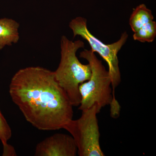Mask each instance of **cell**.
Instances as JSON below:
<instances>
[{"instance_id": "obj_1", "label": "cell", "mask_w": 156, "mask_h": 156, "mask_svg": "<svg viewBox=\"0 0 156 156\" xmlns=\"http://www.w3.org/2000/svg\"><path fill=\"white\" fill-rule=\"evenodd\" d=\"M9 94L26 120L37 129H63L73 115V106L54 71L40 66L19 70L11 79Z\"/></svg>"}, {"instance_id": "obj_2", "label": "cell", "mask_w": 156, "mask_h": 156, "mask_svg": "<svg viewBox=\"0 0 156 156\" xmlns=\"http://www.w3.org/2000/svg\"><path fill=\"white\" fill-rule=\"evenodd\" d=\"M85 44L81 40L73 41L65 36L60 41L61 58L58 68L54 71L55 78L63 89L73 106H79L81 98L79 86L90 79V65L81 63L77 57L76 52L83 48Z\"/></svg>"}, {"instance_id": "obj_3", "label": "cell", "mask_w": 156, "mask_h": 156, "mask_svg": "<svg viewBox=\"0 0 156 156\" xmlns=\"http://www.w3.org/2000/svg\"><path fill=\"white\" fill-rule=\"evenodd\" d=\"M80 58L88 61L91 69V75L88 80L79 86L80 104L79 109L86 110L93 105H97L101 111L113 101L111 80L101 60L92 50H84L80 52Z\"/></svg>"}, {"instance_id": "obj_4", "label": "cell", "mask_w": 156, "mask_h": 156, "mask_svg": "<svg viewBox=\"0 0 156 156\" xmlns=\"http://www.w3.org/2000/svg\"><path fill=\"white\" fill-rule=\"evenodd\" d=\"M87 20L82 17L73 19L69 23V27L73 31L74 37L80 36L87 41L94 53H97L105 60L108 66V72L111 80L113 101L110 108L116 109L120 105L115 96V89L119 85L121 81L119 61L118 54L128 39L127 32L122 33L120 39L116 42L106 44L97 38L90 31L87 27Z\"/></svg>"}, {"instance_id": "obj_5", "label": "cell", "mask_w": 156, "mask_h": 156, "mask_svg": "<svg viewBox=\"0 0 156 156\" xmlns=\"http://www.w3.org/2000/svg\"><path fill=\"white\" fill-rule=\"evenodd\" d=\"M100 111L94 105L82 111L77 119L71 120L64 126L74 140L80 156H104L100 144V134L97 114Z\"/></svg>"}, {"instance_id": "obj_6", "label": "cell", "mask_w": 156, "mask_h": 156, "mask_svg": "<svg viewBox=\"0 0 156 156\" xmlns=\"http://www.w3.org/2000/svg\"><path fill=\"white\" fill-rule=\"evenodd\" d=\"M77 148L71 135L56 133L37 144L36 156H76Z\"/></svg>"}, {"instance_id": "obj_7", "label": "cell", "mask_w": 156, "mask_h": 156, "mask_svg": "<svg viewBox=\"0 0 156 156\" xmlns=\"http://www.w3.org/2000/svg\"><path fill=\"white\" fill-rule=\"evenodd\" d=\"M19 23L8 18L0 19V50L6 46L16 44L20 39Z\"/></svg>"}, {"instance_id": "obj_8", "label": "cell", "mask_w": 156, "mask_h": 156, "mask_svg": "<svg viewBox=\"0 0 156 156\" xmlns=\"http://www.w3.org/2000/svg\"><path fill=\"white\" fill-rule=\"evenodd\" d=\"M154 19L150 9H148L145 4H140L133 10L129 19V25L133 32L135 33Z\"/></svg>"}, {"instance_id": "obj_9", "label": "cell", "mask_w": 156, "mask_h": 156, "mask_svg": "<svg viewBox=\"0 0 156 156\" xmlns=\"http://www.w3.org/2000/svg\"><path fill=\"white\" fill-rule=\"evenodd\" d=\"M156 37V23L152 20L134 33L133 38L135 41L142 43H151Z\"/></svg>"}, {"instance_id": "obj_10", "label": "cell", "mask_w": 156, "mask_h": 156, "mask_svg": "<svg viewBox=\"0 0 156 156\" xmlns=\"http://www.w3.org/2000/svg\"><path fill=\"white\" fill-rule=\"evenodd\" d=\"M11 136L12 130L11 127L0 111V140L3 146L8 144Z\"/></svg>"}, {"instance_id": "obj_11", "label": "cell", "mask_w": 156, "mask_h": 156, "mask_svg": "<svg viewBox=\"0 0 156 156\" xmlns=\"http://www.w3.org/2000/svg\"><path fill=\"white\" fill-rule=\"evenodd\" d=\"M3 146V156H14L17 155L15 148L12 145H10L8 143L6 145Z\"/></svg>"}]
</instances>
